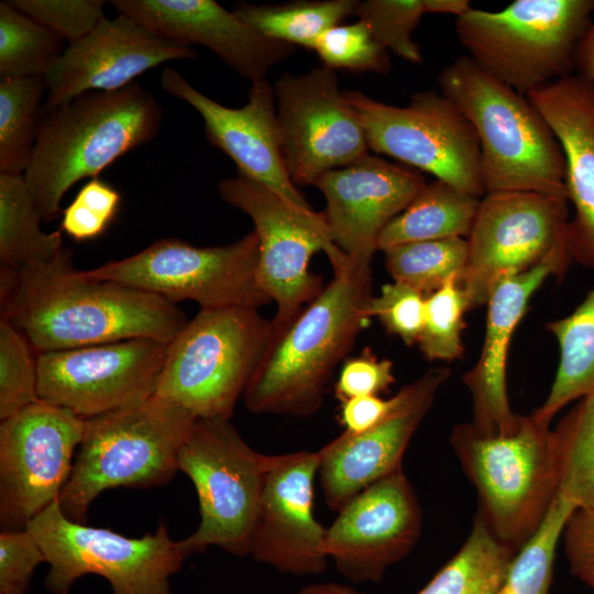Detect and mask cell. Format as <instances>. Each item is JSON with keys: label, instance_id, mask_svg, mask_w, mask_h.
Wrapping results in <instances>:
<instances>
[{"label": "cell", "instance_id": "1", "mask_svg": "<svg viewBox=\"0 0 594 594\" xmlns=\"http://www.w3.org/2000/svg\"><path fill=\"white\" fill-rule=\"evenodd\" d=\"M1 316L38 353L147 338L170 342L187 323L174 302L86 277L72 254L38 270L1 267Z\"/></svg>", "mask_w": 594, "mask_h": 594}, {"label": "cell", "instance_id": "2", "mask_svg": "<svg viewBox=\"0 0 594 594\" xmlns=\"http://www.w3.org/2000/svg\"><path fill=\"white\" fill-rule=\"evenodd\" d=\"M163 114L157 98L136 81L118 90L88 91L43 110L23 174L42 221L58 216L76 183L97 178L119 157L152 141Z\"/></svg>", "mask_w": 594, "mask_h": 594}, {"label": "cell", "instance_id": "3", "mask_svg": "<svg viewBox=\"0 0 594 594\" xmlns=\"http://www.w3.org/2000/svg\"><path fill=\"white\" fill-rule=\"evenodd\" d=\"M371 268H351L274 337L243 394L254 414L309 416L323 403L334 369L371 319Z\"/></svg>", "mask_w": 594, "mask_h": 594}, {"label": "cell", "instance_id": "4", "mask_svg": "<svg viewBox=\"0 0 594 594\" xmlns=\"http://www.w3.org/2000/svg\"><path fill=\"white\" fill-rule=\"evenodd\" d=\"M438 82L476 132L485 194L532 191L568 199L561 145L527 96L469 55L447 65Z\"/></svg>", "mask_w": 594, "mask_h": 594}, {"label": "cell", "instance_id": "5", "mask_svg": "<svg viewBox=\"0 0 594 594\" xmlns=\"http://www.w3.org/2000/svg\"><path fill=\"white\" fill-rule=\"evenodd\" d=\"M449 442L479 495L476 513L517 552L538 531L558 496L560 455L553 429L518 415L513 430L490 435L457 425Z\"/></svg>", "mask_w": 594, "mask_h": 594}, {"label": "cell", "instance_id": "6", "mask_svg": "<svg viewBox=\"0 0 594 594\" xmlns=\"http://www.w3.org/2000/svg\"><path fill=\"white\" fill-rule=\"evenodd\" d=\"M195 421L182 407L156 396L85 418L77 457L58 497L64 515L86 524L89 506L108 488L168 483Z\"/></svg>", "mask_w": 594, "mask_h": 594}, {"label": "cell", "instance_id": "7", "mask_svg": "<svg viewBox=\"0 0 594 594\" xmlns=\"http://www.w3.org/2000/svg\"><path fill=\"white\" fill-rule=\"evenodd\" d=\"M274 337L257 308L200 311L168 343L153 396L196 419H229Z\"/></svg>", "mask_w": 594, "mask_h": 594}, {"label": "cell", "instance_id": "8", "mask_svg": "<svg viewBox=\"0 0 594 594\" xmlns=\"http://www.w3.org/2000/svg\"><path fill=\"white\" fill-rule=\"evenodd\" d=\"M594 0H516L501 11L471 8L455 33L469 56L527 96L572 74Z\"/></svg>", "mask_w": 594, "mask_h": 594}, {"label": "cell", "instance_id": "9", "mask_svg": "<svg viewBox=\"0 0 594 594\" xmlns=\"http://www.w3.org/2000/svg\"><path fill=\"white\" fill-rule=\"evenodd\" d=\"M218 191L254 223L260 249L257 280L276 304L271 320L274 331L288 324L323 289L322 277L309 271L315 253H326L334 275L352 268L333 243L323 212L297 206L240 174L222 179Z\"/></svg>", "mask_w": 594, "mask_h": 594}, {"label": "cell", "instance_id": "10", "mask_svg": "<svg viewBox=\"0 0 594 594\" xmlns=\"http://www.w3.org/2000/svg\"><path fill=\"white\" fill-rule=\"evenodd\" d=\"M26 528L45 553L50 569L44 585L53 594H68L86 574L105 578L112 594H172L169 579L185 559L165 524L154 534L129 538L67 518L58 501Z\"/></svg>", "mask_w": 594, "mask_h": 594}, {"label": "cell", "instance_id": "11", "mask_svg": "<svg viewBox=\"0 0 594 594\" xmlns=\"http://www.w3.org/2000/svg\"><path fill=\"white\" fill-rule=\"evenodd\" d=\"M266 461L229 419H196L178 453V470L196 488L200 515L197 530L178 541L185 558L211 546L249 554Z\"/></svg>", "mask_w": 594, "mask_h": 594}, {"label": "cell", "instance_id": "12", "mask_svg": "<svg viewBox=\"0 0 594 594\" xmlns=\"http://www.w3.org/2000/svg\"><path fill=\"white\" fill-rule=\"evenodd\" d=\"M258 255V237L254 230L233 243L208 248L167 238L131 256L81 273L174 304L193 300L200 309L235 306L258 309L272 301L257 280Z\"/></svg>", "mask_w": 594, "mask_h": 594}, {"label": "cell", "instance_id": "13", "mask_svg": "<svg viewBox=\"0 0 594 594\" xmlns=\"http://www.w3.org/2000/svg\"><path fill=\"white\" fill-rule=\"evenodd\" d=\"M365 132L369 148L432 174L466 194L482 197L481 148L476 132L441 91H418L405 107L343 90Z\"/></svg>", "mask_w": 594, "mask_h": 594}, {"label": "cell", "instance_id": "14", "mask_svg": "<svg viewBox=\"0 0 594 594\" xmlns=\"http://www.w3.org/2000/svg\"><path fill=\"white\" fill-rule=\"evenodd\" d=\"M568 199L532 191L487 193L468 235L459 282L470 309L486 305L494 286L569 246Z\"/></svg>", "mask_w": 594, "mask_h": 594}, {"label": "cell", "instance_id": "15", "mask_svg": "<svg viewBox=\"0 0 594 594\" xmlns=\"http://www.w3.org/2000/svg\"><path fill=\"white\" fill-rule=\"evenodd\" d=\"M273 87L280 153L294 185H315L369 153L363 127L333 69L286 72Z\"/></svg>", "mask_w": 594, "mask_h": 594}, {"label": "cell", "instance_id": "16", "mask_svg": "<svg viewBox=\"0 0 594 594\" xmlns=\"http://www.w3.org/2000/svg\"><path fill=\"white\" fill-rule=\"evenodd\" d=\"M84 429V418L41 399L1 420V530L25 529L58 501Z\"/></svg>", "mask_w": 594, "mask_h": 594}, {"label": "cell", "instance_id": "17", "mask_svg": "<svg viewBox=\"0 0 594 594\" xmlns=\"http://www.w3.org/2000/svg\"><path fill=\"white\" fill-rule=\"evenodd\" d=\"M168 343L139 338L38 353V398L84 419L141 404L155 393Z\"/></svg>", "mask_w": 594, "mask_h": 594}, {"label": "cell", "instance_id": "18", "mask_svg": "<svg viewBox=\"0 0 594 594\" xmlns=\"http://www.w3.org/2000/svg\"><path fill=\"white\" fill-rule=\"evenodd\" d=\"M317 452L267 455L249 554L295 575L319 574L327 568V528L314 515Z\"/></svg>", "mask_w": 594, "mask_h": 594}, {"label": "cell", "instance_id": "19", "mask_svg": "<svg viewBox=\"0 0 594 594\" xmlns=\"http://www.w3.org/2000/svg\"><path fill=\"white\" fill-rule=\"evenodd\" d=\"M422 513L403 468L372 483L327 528L326 549L337 570L353 582H378L416 546Z\"/></svg>", "mask_w": 594, "mask_h": 594}, {"label": "cell", "instance_id": "20", "mask_svg": "<svg viewBox=\"0 0 594 594\" xmlns=\"http://www.w3.org/2000/svg\"><path fill=\"white\" fill-rule=\"evenodd\" d=\"M426 185L420 173L369 153L316 182L330 237L352 268H371L381 233Z\"/></svg>", "mask_w": 594, "mask_h": 594}, {"label": "cell", "instance_id": "21", "mask_svg": "<svg viewBox=\"0 0 594 594\" xmlns=\"http://www.w3.org/2000/svg\"><path fill=\"white\" fill-rule=\"evenodd\" d=\"M196 55L191 47L167 41L128 15L106 16L89 34L67 44L47 70L43 110L88 91L121 89L148 69Z\"/></svg>", "mask_w": 594, "mask_h": 594}, {"label": "cell", "instance_id": "22", "mask_svg": "<svg viewBox=\"0 0 594 594\" xmlns=\"http://www.w3.org/2000/svg\"><path fill=\"white\" fill-rule=\"evenodd\" d=\"M163 90L193 107L202 118L207 141L249 177L288 201L311 208L290 180L280 153L274 87L266 79L252 82L248 102L226 107L195 88L179 72L165 67Z\"/></svg>", "mask_w": 594, "mask_h": 594}, {"label": "cell", "instance_id": "23", "mask_svg": "<svg viewBox=\"0 0 594 594\" xmlns=\"http://www.w3.org/2000/svg\"><path fill=\"white\" fill-rule=\"evenodd\" d=\"M449 376L446 367L427 371L400 389L399 406L384 420L363 432L344 431L317 451L320 486L331 510L403 468L408 443Z\"/></svg>", "mask_w": 594, "mask_h": 594}, {"label": "cell", "instance_id": "24", "mask_svg": "<svg viewBox=\"0 0 594 594\" xmlns=\"http://www.w3.org/2000/svg\"><path fill=\"white\" fill-rule=\"evenodd\" d=\"M110 4L167 41L209 48L251 82L265 79L295 52V46L266 37L213 0H112Z\"/></svg>", "mask_w": 594, "mask_h": 594}, {"label": "cell", "instance_id": "25", "mask_svg": "<svg viewBox=\"0 0 594 594\" xmlns=\"http://www.w3.org/2000/svg\"><path fill=\"white\" fill-rule=\"evenodd\" d=\"M572 261L569 246L562 248L529 271L499 280L486 306L484 343L476 364L463 375L472 396L477 430L505 433L514 429L518 415L509 406L506 362L513 333L525 315L529 299L550 275H561Z\"/></svg>", "mask_w": 594, "mask_h": 594}, {"label": "cell", "instance_id": "26", "mask_svg": "<svg viewBox=\"0 0 594 594\" xmlns=\"http://www.w3.org/2000/svg\"><path fill=\"white\" fill-rule=\"evenodd\" d=\"M559 141L568 200L575 209L568 237L572 260L594 267V80L571 74L527 95Z\"/></svg>", "mask_w": 594, "mask_h": 594}, {"label": "cell", "instance_id": "27", "mask_svg": "<svg viewBox=\"0 0 594 594\" xmlns=\"http://www.w3.org/2000/svg\"><path fill=\"white\" fill-rule=\"evenodd\" d=\"M41 221L24 176L0 173L1 267L38 270L72 254L63 246L61 232H44Z\"/></svg>", "mask_w": 594, "mask_h": 594}, {"label": "cell", "instance_id": "28", "mask_svg": "<svg viewBox=\"0 0 594 594\" xmlns=\"http://www.w3.org/2000/svg\"><path fill=\"white\" fill-rule=\"evenodd\" d=\"M480 202L481 197L436 179L387 224L381 233L378 250L386 252L414 242L468 238Z\"/></svg>", "mask_w": 594, "mask_h": 594}, {"label": "cell", "instance_id": "29", "mask_svg": "<svg viewBox=\"0 0 594 594\" xmlns=\"http://www.w3.org/2000/svg\"><path fill=\"white\" fill-rule=\"evenodd\" d=\"M548 329L557 338L560 360L548 397L531 414L544 425L569 403L594 392V287L571 315Z\"/></svg>", "mask_w": 594, "mask_h": 594}, {"label": "cell", "instance_id": "30", "mask_svg": "<svg viewBox=\"0 0 594 594\" xmlns=\"http://www.w3.org/2000/svg\"><path fill=\"white\" fill-rule=\"evenodd\" d=\"M515 554L476 514L460 550L417 594H498Z\"/></svg>", "mask_w": 594, "mask_h": 594}, {"label": "cell", "instance_id": "31", "mask_svg": "<svg viewBox=\"0 0 594 594\" xmlns=\"http://www.w3.org/2000/svg\"><path fill=\"white\" fill-rule=\"evenodd\" d=\"M356 0H297L279 4L235 3L232 11L260 33L315 50L319 37L354 13Z\"/></svg>", "mask_w": 594, "mask_h": 594}, {"label": "cell", "instance_id": "32", "mask_svg": "<svg viewBox=\"0 0 594 594\" xmlns=\"http://www.w3.org/2000/svg\"><path fill=\"white\" fill-rule=\"evenodd\" d=\"M45 97L44 76L0 81V173L23 175L28 169Z\"/></svg>", "mask_w": 594, "mask_h": 594}, {"label": "cell", "instance_id": "33", "mask_svg": "<svg viewBox=\"0 0 594 594\" xmlns=\"http://www.w3.org/2000/svg\"><path fill=\"white\" fill-rule=\"evenodd\" d=\"M560 455L558 495L594 508V392L580 398L553 429Z\"/></svg>", "mask_w": 594, "mask_h": 594}, {"label": "cell", "instance_id": "34", "mask_svg": "<svg viewBox=\"0 0 594 594\" xmlns=\"http://www.w3.org/2000/svg\"><path fill=\"white\" fill-rule=\"evenodd\" d=\"M65 42L21 12L0 2V78L45 76L65 50Z\"/></svg>", "mask_w": 594, "mask_h": 594}, {"label": "cell", "instance_id": "35", "mask_svg": "<svg viewBox=\"0 0 594 594\" xmlns=\"http://www.w3.org/2000/svg\"><path fill=\"white\" fill-rule=\"evenodd\" d=\"M384 253L385 267L394 282L428 296L453 278L460 282L468 260V241L449 238L414 242Z\"/></svg>", "mask_w": 594, "mask_h": 594}, {"label": "cell", "instance_id": "36", "mask_svg": "<svg viewBox=\"0 0 594 594\" xmlns=\"http://www.w3.org/2000/svg\"><path fill=\"white\" fill-rule=\"evenodd\" d=\"M574 509L557 496L538 531L516 552L498 594H549L556 549Z\"/></svg>", "mask_w": 594, "mask_h": 594}, {"label": "cell", "instance_id": "37", "mask_svg": "<svg viewBox=\"0 0 594 594\" xmlns=\"http://www.w3.org/2000/svg\"><path fill=\"white\" fill-rule=\"evenodd\" d=\"M468 310L469 302L457 278L426 296L424 324L417 343L428 360L452 361L462 356L461 332Z\"/></svg>", "mask_w": 594, "mask_h": 594}, {"label": "cell", "instance_id": "38", "mask_svg": "<svg viewBox=\"0 0 594 594\" xmlns=\"http://www.w3.org/2000/svg\"><path fill=\"white\" fill-rule=\"evenodd\" d=\"M24 334L11 321L0 320V419L40 400L36 356Z\"/></svg>", "mask_w": 594, "mask_h": 594}, {"label": "cell", "instance_id": "39", "mask_svg": "<svg viewBox=\"0 0 594 594\" xmlns=\"http://www.w3.org/2000/svg\"><path fill=\"white\" fill-rule=\"evenodd\" d=\"M354 13L387 51L410 63L422 62L413 33L427 13L425 0L359 1Z\"/></svg>", "mask_w": 594, "mask_h": 594}, {"label": "cell", "instance_id": "40", "mask_svg": "<svg viewBox=\"0 0 594 594\" xmlns=\"http://www.w3.org/2000/svg\"><path fill=\"white\" fill-rule=\"evenodd\" d=\"M314 51L323 66L333 70L384 75L392 67L387 50L361 20L329 29L319 37Z\"/></svg>", "mask_w": 594, "mask_h": 594}, {"label": "cell", "instance_id": "41", "mask_svg": "<svg viewBox=\"0 0 594 594\" xmlns=\"http://www.w3.org/2000/svg\"><path fill=\"white\" fill-rule=\"evenodd\" d=\"M21 12L62 38L66 45L89 34L105 15L101 0H10Z\"/></svg>", "mask_w": 594, "mask_h": 594}, {"label": "cell", "instance_id": "42", "mask_svg": "<svg viewBox=\"0 0 594 594\" xmlns=\"http://www.w3.org/2000/svg\"><path fill=\"white\" fill-rule=\"evenodd\" d=\"M120 193L99 178L87 182L64 209L62 229L76 241L101 235L118 213Z\"/></svg>", "mask_w": 594, "mask_h": 594}, {"label": "cell", "instance_id": "43", "mask_svg": "<svg viewBox=\"0 0 594 594\" xmlns=\"http://www.w3.org/2000/svg\"><path fill=\"white\" fill-rule=\"evenodd\" d=\"M426 296L399 282L382 286L378 296L370 299L367 315L376 317L385 329L399 337L407 345L418 342L425 315Z\"/></svg>", "mask_w": 594, "mask_h": 594}, {"label": "cell", "instance_id": "44", "mask_svg": "<svg viewBox=\"0 0 594 594\" xmlns=\"http://www.w3.org/2000/svg\"><path fill=\"white\" fill-rule=\"evenodd\" d=\"M46 557L34 536L25 529L0 534V594H26L36 566Z\"/></svg>", "mask_w": 594, "mask_h": 594}, {"label": "cell", "instance_id": "45", "mask_svg": "<svg viewBox=\"0 0 594 594\" xmlns=\"http://www.w3.org/2000/svg\"><path fill=\"white\" fill-rule=\"evenodd\" d=\"M393 363L378 359L369 348L344 360L334 384V396L342 403L361 396H378L395 382Z\"/></svg>", "mask_w": 594, "mask_h": 594}, {"label": "cell", "instance_id": "46", "mask_svg": "<svg viewBox=\"0 0 594 594\" xmlns=\"http://www.w3.org/2000/svg\"><path fill=\"white\" fill-rule=\"evenodd\" d=\"M561 538L571 573L594 590V508L574 509Z\"/></svg>", "mask_w": 594, "mask_h": 594}, {"label": "cell", "instance_id": "47", "mask_svg": "<svg viewBox=\"0 0 594 594\" xmlns=\"http://www.w3.org/2000/svg\"><path fill=\"white\" fill-rule=\"evenodd\" d=\"M402 391L389 399L378 396H361L341 403L339 421L344 431L363 432L388 417L400 404Z\"/></svg>", "mask_w": 594, "mask_h": 594}, {"label": "cell", "instance_id": "48", "mask_svg": "<svg viewBox=\"0 0 594 594\" xmlns=\"http://www.w3.org/2000/svg\"><path fill=\"white\" fill-rule=\"evenodd\" d=\"M574 67L576 74L594 80V19L576 50Z\"/></svg>", "mask_w": 594, "mask_h": 594}, {"label": "cell", "instance_id": "49", "mask_svg": "<svg viewBox=\"0 0 594 594\" xmlns=\"http://www.w3.org/2000/svg\"><path fill=\"white\" fill-rule=\"evenodd\" d=\"M425 3L427 13L452 14L457 18L472 8L469 0H425Z\"/></svg>", "mask_w": 594, "mask_h": 594}, {"label": "cell", "instance_id": "50", "mask_svg": "<svg viewBox=\"0 0 594 594\" xmlns=\"http://www.w3.org/2000/svg\"><path fill=\"white\" fill-rule=\"evenodd\" d=\"M297 594H364L353 587L340 583L312 584L301 588Z\"/></svg>", "mask_w": 594, "mask_h": 594}]
</instances>
